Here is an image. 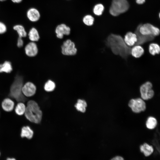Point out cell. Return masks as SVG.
<instances>
[{"label":"cell","instance_id":"1","mask_svg":"<svg viewBox=\"0 0 160 160\" xmlns=\"http://www.w3.org/2000/svg\"><path fill=\"white\" fill-rule=\"evenodd\" d=\"M105 44L115 55H119L126 59L131 55L132 48L125 42L123 38L120 35L111 34L107 38Z\"/></svg>","mask_w":160,"mask_h":160},{"label":"cell","instance_id":"2","mask_svg":"<svg viewBox=\"0 0 160 160\" xmlns=\"http://www.w3.org/2000/svg\"><path fill=\"white\" fill-rule=\"evenodd\" d=\"M24 115L25 118L30 122L39 124L41 121L42 113L37 102L31 100L27 103Z\"/></svg>","mask_w":160,"mask_h":160},{"label":"cell","instance_id":"3","mask_svg":"<svg viewBox=\"0 0 160 160\" xmlns=\"http://www.w3.org/2000/svg\"><path fill=\"white\" fill-rule=\"evenodd\" d=\"M23 78L22 76L17 75L15 78L11 85L9 96L17 102H25L26 98L22 92V88L23 85Z\"/></svg>","mask_w":160,"mask_h":160},{"label":"cell","instance_id":"4","mask_svg":"<svg viewBox=\"0 0 160 160\" xmlns=\"http://www.w3.org/2000/svg\"><path fill=\"white\" fill-rule=\"evenodd\" d=\"M129 7L127 0H113L109 9L112 15L116 16L126 12Z\"/></svg>","mask_w":160,"mask_h":160},{"label":"cell","instance_id":"5","mask_svg":"<svg viewBox=\"0 0 160 160\" xmlns=\"http://www.w3.org/2000/svg\"><path fill=\"white\" fill-rule=\"evenodd\" d=\"M139 31L141 34L143 36L152 35L154 37L159 35V29L152 25L147 23L140 24Z\"/></svg>","mask_w":160,"mask_h":160},{"label":"cell","instance_id":"6","mask_svg":"<svg viewBox=\"0 0 160 160\" xmlns=\"http://www.w3.org/2000/svg\"><path fill=\"white\" fill-rule=\"evenodd\" d=\"M152 84L149 81H147L142 85L140 91L142 99L148 100L152 98L154 95V92L152 89Z\"/></svg>","mask_w":160,"mask_h":160},{"label":"cell","instance_id":"7","mask_svg":"<svg viewBox=\"0 0 160 160\" xmlns=\"http://www.w3.org/2000/svg\"><path fill=\"white\" fill-rule=\"evenodd\" d=\"M129 107L135 113H139L146 109V104L143 99L137 98L132 99L128 103Z\"/></svg>","mask_w":160,"mask_h":160},{"label":"cell","instance_id":"8","mask_svg":"<svg viewBox=\"0 0 160 160\" xmlns=\"http://www.w3.org/2000/svg\"><path fill=\"white\" fill-rule=\"evenodd\" d=\"M77 52L75 44L70 39L65 41L61 46V52L63 55H73L76 53Z\"/></svg>","mask_w":160,"mask_h":160},{"label":"cell","instance_id":"9","mask_svg":"<svg viewBox=\"0 0 160 160\" xmlns=\"http://www.w3.org/2000/svg\"><path fill=\"white\" fill-rule=\"evenodd\" d=\"M36 88L32 82L28 81L23 85L22 88V92L23 95L26 97H30L36 93Z\"/></svg>","mask_w":160,"mask_h":160},{"label":"cell","instance_id":"10","mask_svg":"<svg viewBox=\"0 0 160 160\" xmlns=\"http://www.w3.org/2000/svg\"><path fill=\"white\" fill-rule=\"evenodd\" d=\"M13 28L14 30L16 31L18 35L17 44V46L18 47H21L23 45L22 38L26 37L27 33L24 27L21 25H15L14 26Z\"/></svg>","mask_w":160,"mask_h":160},{"label":"cell","instance_id":"11","mask_svg":"<svg viewBox=\"0 0 160 160\" xmlns=\"http://www.w3.org/2000/svg\"><path fill=\"white\" fill-rule=\"evenodd\" d=\"M70 32V28L64 23L58 25L55 30L56 36L60 39L63 38L64 35H69Z\"/></svg>","mask_w":160,"mask_h":160},{"label":"cell","instance_id":"12","mask_svg":"<svg viewBox=\"0 0 160 160\" xmlns=\"http://www.w3.org/2000/svg\"><path fill=\"white\" fill-rule=\"evenodd\" d=\"M137 37L136 34L129 32L125 35L124 40L126 44L130 47L137 45Z\"/></svg>","mask_w":160,"mask_h":160},{"label":"cell","instance_id":"13","mask_svg":"<svg viewBox=\"0 0 160 160\" xmlns=\"http://www.w3.org/2000/svg\"><path fill=\"white\" fill-rule=\"evenodd\" d=\"M25 53L29 57L36 56L38 52V49L36 44L34 42H31L26 45L25 48Z\"/></svg>","mask_w":160,"mask_h":160},{"label":"cell","instance_id":"14","mask_svg":"<svg viewBox=\"0 0 160 160\" xmlns=\"http://www.w3.org/2000/svg\"><path fill=\"white\" fill-rule=\"evenodd\" d=\"M26 15L28 19L32 22L37 21L40 17L39 11L37 9L33 7L31 8L28 10Z\"/></svg>","mask_w":160,"mask_h":160},{"label":"cell","instance_id":"15","mask_svg":"<svg viewBox=\"0 0 160 160\" xmlns=\"http://www.w3.org/2000/svg\"><path fill=\"white\" fill-rule=\"evenodd\" d=\"M15 103L14 101L9 98H6L3 99L1 103L2 109L7 112H10L14 109Z\"/></svg>","mask_w":160,"mask_h":160},{"label":"cell","instance_id":"16","mask_svg":"<svg viewBox=\"0 0 160 160\" xmlns=\"http://www.w3.org/2000/svg\"><path fill=\"white\" fill-rule=\"evenodd\" d=\"M34 132L30 127L28 125L23 126L21 129L20 136L22 138H26L28 139L32 138Z\"/></svg>","mask_w":160,"mask_h":160},{"label":"cell","instance_id":"17","mask_svg":"<svg viewBox=\"0 0 160 160\" xmlns=\"http://www.w3.org/2000/svg\"><path fill=\"white\" fill-rule=\"evenodd\" d=\"M140 151L145 156H150L153 152L154 149L153 147L146 143H144L140 145Z\"/></svg>","mask_w":160,"mask_h":160},{"label":"cell","instance_id":"18","mask_svg":"<svg viewBox=\"0 0 160 160\" xmlns=\"http://www.w3.org/2000/svg\"><path fill=\"white\" fill-rule=\"evenodd\" d=\"M144 49L140 45H137L132 47L131 55L134 57L138 58L141 57L144 53Z\"/></svg>","mask_w":160,"mask_h":160},{"label":"cell","instance_id":"19","mask_svg":"<svg viewBox=\"0 0 160 160\" xmlns=\"http://www.w3.org/2000/svg\"><path fill=\"white\" fill-rule=\"evenodd\" d=\"M12 70V66L10 61H6L3 63L0 64V73H9Z\"/></svg>","mask_w":160,"mask_h":160},{"label":"cell","instance_id":"20","mask_svg":"<svg viewBox=\"0 0 160 160\" xmlns=\"http://www.w3.org/2000/svg\"><path fill=\"white\" fill-rule=\"evenodd\" d=\"M26 109V106L23 102H18L16 105L15 112L17 115L22 116L24 114Z\"/></svg>","mask_w":160,"mask_h":160},{"label":"cell","instance_id":"21","mask_svg":"<svg viewBox=\"0 0 160 160\" xmlns=\"http://www.w3.org/2000/svg\"><path fill=\"white\" fill-rule=\"evenodd\" d=\"M29 39L32 42L38 41L40 38L37 29L34 27L31 29L28 33Z\"/></svg>","mask_w":160,"mask_h":160},{"label":"cell","instance_id":"22","mask_svg":"<svg viewBox=\"0 0 160 160\" xmlns=\"http://www.w3.org/2000/svg\"><path fill=\"white\" fill-rule=\"evenodd\" d=\"M149 51L152 55L159 54L160 52V47L159 45L156 43H151L149 46Z\"/></svg>","mask_w":160,"mask_h":160},{"label":"cell","instance_id":"23","mask_svg":"<svg viewBox=\"0 0 160 160\" xmlns=\"http://www.w3.org/2000/svg\"><path fill=\"white\" fill-rule=\"evenodd\" d=\"M75 106L78 111L84 113L86 110L87 104L84 100L79 99Z\"/></svg>","mask_w":160,"mask_h":160},{"label":"cell","instance_id":"24","mask_svg":"<svg viewBox=\"0 0 160 160\" xmlns=\"http://www.w3.org/2000/svg\"><path fill=\"white\" fill-rule=\"evenodd\" d=\"M157 122L156 119L152 116L149 117L147 119L146 123L147 127L150 129H154L156 126Z\"/></svg>","mask_w":160,"mask_h":160},{"label":"cell","instance_id":"25","mask_svg":"<svg viewBox=\"0 0 160 160\" xmlns=\"http://www.w3.org/2000/svg\"><path fill=\"white\" fill-rule=\"evenodd\" d=\"M82 21L83 23L86 25L91 26L94 24V18L92 15H87L83 18Z\"/></svg>","mask_w":160,"mask_h":160},{"label":"cell","instance_id":"26","mask_svg":"<svg viewBox=\"0 0 160 160\" xmlns=\"http://www.w3.org/2000/svg\"><path fill=\"white\" fill-rule=\"evenodd\" d=\"M104 10L103 5L101 4H98L94 6L93 9V12L95 15L100 16L102 14Z\"/></svg>","mask_w":160,"mask_h":160},{"label":"cell","instance_id":"27","mask_svg":"<svg viewBox=\"0 0 160 160\" xmlns=\"http://www.w3.org/2000/svg\"><path fill=\"white\" fill-rule=\"evenodd\" d=\"M55 87V82L51 80H48L45 84L44 88L47 92H50L53 91Z\"/></svg>","mask_w":160,"mask_h":160},{"label":"cell","instance_id":"28","mask_svg":"<svg viewBox=\"0 0 160 160\" xmlns=\"http://www.w3.org/2000/svg\"><path fill=\"white\" fill-rule=\"evenodd\" d=\"M6 25L3 22L0 21V34L5 33L7 31Z\"/></svg>","mask_w":160,"mask_h":160},{"label":"cell","instance_id":"29","mask_svg":"<svg viewBox=\"0 0 160 160\" xmlns=\"http://www.w3.org/2000/svg\"><path fill=\"white\" fill-rule=\"evenodd\" d=\"M110 160H124V159L122 157L117 156L113 157Z\"/></svg>","mask_w":160,"mask_h":160},{"label":"cell","instance_id":"30","mask_svg":"<svg viewBox=\"0 0 160 160\" xmlns=\"http://www.w3.org/2000/svg\"><path fill=\"white\" fill-rule=\"evenodd\" d=\"M145 0H136V3L138 4H142L145 1Z\"/></svg>","mask_w":160,"mask_h":160},{"label":"cell","instance_id":"31","mask_svg":"<svg viewBox=\"0 0 160 160\" xmlns=\"http://www.w3.org/2000/svg\"><path fill=\"white\" fill-rule=\"evenodd\" d=\"M13 3H19L21 2L23 0H11Z\"/></svg>","mask_w":160,"mask_h":160},{"label":"cell","instance_id":"32","mask_svg":"<svg viewBox=\"0 0 160 160\" xmlns=\"http://www.w3.org/2000/svg\"><path fill=\"white\" fill-rule=\"evenodd\" d=\"M6 160H16V159L14 158H8Z\"/></svg>","mask_w":160,"mask_h":160},{"label":"cell","instance_id":"33","mask_svg":"<svg viewBox=\"0 0 160 160\" xmlns=\"http://www.w3.org/2000/svg\"><path fill=\"white\" fill-rule=\"evenodd\" d=\"M6 0H0V1H5Z\"/></svg>","mask_w":160,"mask_h":160},{"label":"cell","instance_id":"34","mask_svg":"<svg viewBox=\"0 0 160 160\" xmlns=\"http://www.w3.org/2000/svg\"><path fill=\"white\" fill-rule=\"evenodd\" d=\"M0 155H1V153H0Z\"/></svg>","mask_w":160,"mask_h":160},{"label":"cell","instance_id":"35","mask_svg":"<svg viewBox=\"0 0 160 160\" xmlns=\"http://www.w3.org/2000/svg\"></svg>","mask_w":160,"mask_h":160}]
</instances>
